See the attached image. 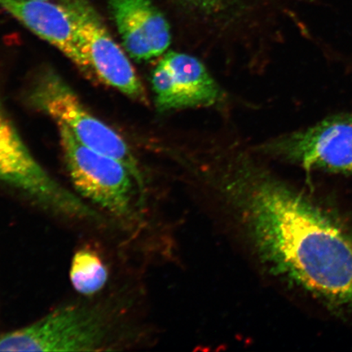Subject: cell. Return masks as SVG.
Instances as JSON below:
<instances>
[{"instance_id": "8992f818", "label": "cell", "mask_w": 352, "mask_h": 352, "mask_svg": "<svg viewBox=\"0 0 352 352\" xmlns=\"http://www.w3.org/2000/svg\"><path fill=\"white\" fill-rule=\"evenodd\" d=\"M265 160L289 162L307 170L352 173V114L325 118L305 130L253 144Z\"/></svg>"}, {"instance_id": "8fae6325", "label": "cell", "mask_w": 352, "mask_h": 352, "mask_svg": "<svg viewBox=\"0 0 352 352\" xmlns=\"http://www.w3.org/2000/svg\"><path fill=\"white\" fill-rule=\"evenodd\" d=\"M0 7L63 52L87 77L96 78L83 54L73 21L60 3L43 0H0Z\"/></svg>"}, {"instance_id": "277c9868", "label": "cell", "mask_w": 352, "mask_h": 352, "mask_svg": "<svg viewBox=\"0 0 352 352\" xmlns=\"http://www.w3.org/2000/svg\"><path fill=\"white\" fill-rule=\"evenodd\" d=\"M111 323L102 309L69 305L24 328L0 336V351H98L107 350Z\"/></svg>"}, {"instance_id": "7a4b0ae2", "label": "cell", "mask_w": 352, "mask_h": 352, "mask_svg": "<svg viewBox=\"0 0 352 352\" xmlns=\"http://www.w3.org/2000/svg\"><path fill=\"white\" fill-rule=\"evenodd\" d=\"M174 2L193 30L184 51L241 69H253L267 56L270 47L250 25L249 0Z\"/></svg>"}, {"instance_id": "52a82bcc", "label": "cell", "mask_w": 352, "mask_h": 352, "mask_svg": "<svg viewBox=\"0 0 352 352\" xmlns=\"http://www.w3.org/2000/svg\"><path fill=\"white\" fill-rule=\"evenodd\" d=\"M153 104L164 114L193 109L226 111L232 98L219 85L201 57L186 51L168 50L151 74Z\"/></svg>"}, {"instance_id": "5b68a950", "label": "cell", "mask_w": 352, "mask_h": 352, "mask_svg": "<svg viewBox=\"0 0 352 352\" xmlns=\"http://www.w3.org/2000/svg\"><path fill=\"white\" fill-rule=\"evenodd\" d=\"M0 184L16 189L47 209L72 218L100 217L44 170L24 142L0 100Z\"/></svg>"}, {"instance_id": "30bf717a", "label": "cell", "mask_w": 352, "mask_h": 352, "mask_svg": "<svg viewBox=\"0 0 352 352\" xmlns=\"http://www.w3.org/2000/svg\"><path fill=\"white\" fill-rule=\"evenodd\" d=\"M126 54L138 63L158 58L169 50L174 30L152 0H107Z\"/></svg>"}, {"instance_id": "9c48e42d", "label": "cell", "mask_w": 352, "mask_h": 352, "mask_svg": "<svg viewBox=\"0 0 352 352\" xmlns=\"http://www.w3.org/2000/svg\"><path fill=\"white\" fill-rule=\"evenodd\" d=\"M60 3L73 21L83 54L96 78L148 107L151 101L142 79L89 0H60Z\"/></svg>"}, {"instance_id": "6da1fadb", "label": "cell", "mask_w": 352, "mask_h": 352, "mask_svg": "<svg viewBox=\"0 0 352 352\" xmlns=\"http://www.w3.org/2000/svg\"><path fill=\"white\" fill-rule=\"evenodd\" d=\"M263 162L250 148L232 154L219 174V190L236 202L255 248L276 274L352 316V235Z\"/></svg>"}, {"instance_id": "7c38bea8", "label": "cell", "mask_w": 352, "mask_h": 352, "mask_svg": "<svg viewBox=\"0 0 352 352\" xmlns=\"http://www.w3.org/2000/svg\"><path fill=\"white\" fill-rule=\"evenodd\" d=\"M108 275L107 267L94 250L82 249L74 255L69 277L78 293L94 296L107 285Z\"/></svg>"}, {"instance_id": "4fadbf2b", "label": "cell", "mask_w": 352, "mask_h": 352, "mask_svg": "<svg viewBox=\"0 0 352 352\" xmlns=\"http://www.w3.org/2000/svg\"><path fill=\"white\" fill-rule=\"evenodd\" d=\"M43 1H50V0H43Z\"/></svg>"}, {"instance_id": "ba28073f", "label": "cell", "mask_w": 352, "mask_h": 352, "mask_svg": "<svg viewBox=\"0 0 352 352\" xmlns=\"http://www.w3.org/2000/svg\"><path fill=\"white\" fill-rule=\"evenodd\" d=\"M57 126L65 165L79 195L116 217L129 215L135 182L129 169L116 158L86 146L67 126Z\"/></svg>"}, {"instance_id": "3957f363", "label": "cell", "mask_w": 352, "mask_h": 352, "mask_svg": "<svg viewBox=\"0 0 352 352\" xmlns=\"http://www.w3.org/2000/svg\"><path fill=\"white\" fill-rule=\"evenodd\" d=\"M30 100L34 107L54 118L56 124L67 126L86 146L122 162L143 191L144 175L129 144L94 116L58 74L52 69L39 74L30 90Z\"/></svg>"}]
</instances>
